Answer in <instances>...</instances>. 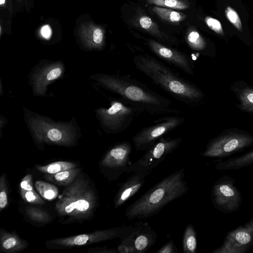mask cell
I'll return each instance as SVG.
<instances>
[{"mask_svg": "<svg viewBox=\"0 0 253 253\" xmlns=\"http://www.w3.org/2000/svg\"><path fill=\"white\" fill-rule=\"evenodd\" d=\"M133 61L139 71L179 101L194 107L203 100L205 95L196 85L155 57L140 54L135 56Z\"/></svg>", "mask_w": 253, "mask_h": 253, "instance_id": "6da1fadb", "label": "cell"}, {"mask_svg": "<svg viewBox=\"0 0 253 253\" xmlns=\"http://www.w3.org/2000/svg\"><path fill=\"white\" fill-rule=\"evenodd\" d=\"M93 78L105 89L151 115L181 113L171 108L169 99L129 75L98 74Z\"/></svg>", "mask_w": 253, "mask_h": 253, "instance_id": "7a4b0ae2", "label": "cell"}, {"mask_svg": "<svg viewBox=\"0 0 253 253\" xmlns=\"http://www.w3.org/2000/svg\"><path fill=\"white\" fill-rule=\"evenodd\" d=\"M184 169L168 175L129 205L125 211L129 220L145 219L158 214L165 207L188 190Z\"/></svg>", "mask_w": 253, "mask_h": 253, "instance_id": "3957f363", "label": "cell"}, {"mask_svg": "<svg viewBox=\"0 0 253 253\" xmlns=\"http://www.w3.org/2000/svg\"><path fill=\"white\" fill-rule=\"evenodd\" d=\"M98 197L89 179L80 173L75 180L65 187L55 204L63 223L81 221L90 219L97 205Z\"/></svg>", "mask_w": 253, "mask_h": 253, "instance_id": "277c9868", "label": "cell"}, {"mask_svg": "<svg viewBox=\"0 0 253 253\" xmlns=\"http://www.w3.org/2000/svg\"><path fill=\"white\" fill-rule=\"evenodd\" d=\"M108 108L96 110L101 126L107 133L117 134L129 127L134 120L145 111L122 97L113 99Z\"/></svg>", "mask_w": 253, "mask_h": 253, "instance_id": "5b68a950", "label": "cell"}, {"mask_svg": "<svg viewBox=\"0 0 253 253\" xmlns=\"http://www.w3.org/2000/svg\"><path fill=\"white\" fill-rule=\"evenodd\" d=\"M136 227V223L135 225L98 230L93 232L47 240L45 244L48 249H65L89 245L118 238L122 240L134 232Z\"/></svg>", "mask_w": 253, "mask_h": 253, "instance_id": "8992f818", "label": "cell"}, {"mask_svg": "<svg viewBox=\"0 0 253 253\" xmlns=\"http://www.w3.org/2000/svg\"><path fill=\"white\" fill-rule=\"evenodd\" d=\"M251 146H253V135L242 130L227 129L211 139L201 155L221 159Z\"/></svg>", "mask_w": 253, "mask_h": 253, "instance_id": "52a82bcc", "label": "cell"}, {"mask_svg": "<svg viewBox=\"0 0 253 253\" xmlns=\"http://www.w3.org/2000/svg\"><path fill=\"white\" fill-rule=\"evenodd\" d=\"M32 134L39 143L69 146L75 142L74 128L68 124L55 123L36 116L29 121Z\"/></svg>", "mask_w": 253, "mask_h": 253, "instance_id": "ba28073f", "label": "cell"}, {"mask_svg": "<svg viewBox=\"0 0 253 253\" xmlns=\"http://www.w3.org/2000/svg\"><path fill=\"white\" fill-rule=\"evenodd\" d=\"M181 141V137L160 138L145 150L139 160L131 163L126 173L138 172L148 176L168 155L179 147Z\"/></svg>", "mask_w": 253, "mask_h": 253, "instance_id": "9c48e42d", "label": "cell"}, {"mask_svg": "<svg viewBox=\"0 0 253 253\" xmlns=\"http://www.w3.org/2000/svg\"><path fill=\"white\" fill-rule=\"evenodd\" d=\"M185 118L167 116L154 121V124L137 131L131 138L137 151H145L160 138L183 124Z\"/></svg>", "mask_w": 253, "mask_h": 253, "instance_id": "30bf717a", "label": "cell"}, {"mask_svg": "<svg viewBox=\"0 0 253 253\" xmlns=\"http://www.w3.org/2000/svg\"><path fill=\"white\" fill-rule=\"evenodd\" d=\"M235 184L234 178L225 175L213 184L211 190V200L214 207L217 210L229 213L239 209L242 198Z\"/></svg>", "mask_w": 253, "mask_h": 253, "instance_id": "8fae6325", "label": "cell"}, {"mask_svg": "<svg viewBox=\"0 0 253 253\" xmlns=\"http://www.w3.org/2000/svg\"><path fill=\"white\" fill-rule=\"evenodd\" d=\"M253 248V217L228 232L222 244L211 253H245Z\"/></svg>", "mask_w": 253, "mask_h": 253, "instance_id": "7c38bea8", "label": "cell"}, {"mask_svg": "<svg viewBox=\"0 0 253 253\" xmlns=\"http://www.w3.org/2000/svg\"><path fill=\"white\" fill-rule=\"evenodd\" d=\"M132 150L129 141H124L116 144L105 154L100 162V165L109 173L110 178L116 179L131 164L130 154Z\"/></svg>", "mask_w": 253, "mask_h": 253, "instance_id": "4fadbf2b", "label": "cell"}, {"mask_svg": "<svg viewBox=\"0 0 253 253\" xmlns=\"http://www.w3.org/2000/svg\"><path fill=\"white\" fill-rule=\"evenodd\" d=\"M148 45L151 50L161 59L190 76L194 75L193 61L184 53L153 40L148 41Z\"/></svg>", "mask_w": 253, "mask_h": 253, "instance_id": "5bb4252c", "label": "cell"}, {"mask_svg": "<svg viewBox=\"0 0 253 253\" xmlns=\"http://www.w3.org/2000/svg\"><path fill=\"white\" fill-rule=\"evenodd\" d=\"M136 230L121 240V244L128 247L132 253L147 252L155 243L157 233L147 223H136Z\"/></svg>", "mask_w": 253, "mask_h": 253, "instance_id": "9a60e30c", "label": "cell"}, {"mask_svg": "<svg viewBox=\"0 0 253 253\" xmlns=\"http://www.w3.org/2000/svg\"><path fill=\"white\" fill-rule=\"evenodd\" d=\"M63 71V65L60 62L48 64L38 69L32 77L34 92L43 95L47 85L60 77Z\"/></svg>", "mask_w": 253, "mask_h": 253, "instance_id": "2e32d148", "label": "cell"}, {"mask_svg": "<svg viewBox=\"0 0 253 253\" xmlns=\"http://www.w3.org/2000/svg\"><path fill=\"white\" fill-rule=\"evenodd\" d=\"M147 176L144 174L132 172L126 180L122 183L114 200V208L122 206L143 186Z\"/></svg>", "mask_w": 253, "mask_h": 253, "instance_id": "e0dca14e", "label": "cell"}, {"mask_svg": "<svg viewBox=\"0 0 253 253\" xmlns=\"http://www.w3.org/2000/svg\"><path fill=\"white\" fill-rule=\"evenodd\" d=\"M78 34L83 44L91 49H100L104 44L105 31L102 27L91 22L83 23Z\"/></svg>", "mask_w": 253, "mask_h": 253, "instance_id": "ac0fdd59", "label": "cell"}, {"mask_svg": "<svg viewBox=\"0 0 253 253\" xmlns=\"http://www.w3.org/2000/svg\"><path fill=\"white\" fill-rule=\"evenodd\" d=\"M29 246L26 240L22 239L15 232L0 229V251L5 253H15L22 251Z\"/></svg>", "mask_w": 253, "mask_h": 253, "instance_id": "d6986e66", "label": "cell"}, {"mask_svg": "<svg viewBox=\"0 0 253 253\" xmlns=\"http://www.w3.org/2000/svg\"><path fill=\"white\" fill-rule=\"evenodd\" d=\"M232 86L231 90L240 102L239 108L253 115V87L243 81L235 82Z\"/></svg>", "mask_w": 253, "mask_h": 253, "instance_id": "ffe728a7", "label": "cell"}, {"mask_svg": "<svg viewBox=\"0 0 253 253\" xmlns=\"http://www.w3.org/2000/svg\"><path fill=\"white\" fill-rule=\"evenodd\" d=\"M253 164V150L241 156L217 163L216 169L218 170H235Z\"/></svg>", "mask_w": 253, "mask_h": 253, "instance_id": "44dd1931", "label": "cell"}, {"mask_svg": "<svg viewBox=\"0 0 253 253\" xmlns=\"http://www.w3.org/2000/svg\"><path fill=\"white\" fill-rule=\"evenodd\" d=\"M81 171V169L75 168L55 174H46L44 178L56 185L66 187L75 180Z\"/></svg>", "mask_w": 253, "mask_h": 253, "instance_id": "7402d4cb", "label": "cell"}, {"mask_svg": "<svg viewBox=\"0 0 253 253\" xmlns=\"http://www.w3.org/2000/svg\"><path fill=\"white\" fill-rule=\"evenodd\" d=\"M152 10L162 19L171 23H179L187 17L184 13L166 7L155 6Z\"/></svg>", "mask_w": 253, "mask_h": 253, "instance_id": "603a6c76", "label": "cell"}, {"mask_svg": "<svg viewBox=\"0 0 253 253\" xmlns=\"http://www.w3.org/2000/svg\"><path fill=\"white\" fill-rule=\"evenodd\" d=\"M197 234L193 225L186 226L183 233L182 248L184 253H195L197 249Z\"/></svg>", "mask_w": 253, "mask_h": 253, "instance_id": "cb8c5ba5", "label": "cell"}, {"mask_svg": "<svg viewBox=\"0 0 253 253\" xmlns=\"http://www.w3.org/2000/svg\"><path fill=\"white\" fill-rule=\"evenodd\" d=\"M77 164L71 162L57 161L45 166L36 165L37 169L46 174H55L65 170L75 168Z\"/></svg>", "mask_w": 253, "mask_h": 253, "instance_id": "d4e9b609", "label": "cell"}, {"mask_svg": "<svg viewBox=\"0 0 253 253\" xmlns=\"http://www.w3.org/2000/svg\"><path fill=\"white\" fill-rule=\"evenodd\" d=\"M35 187L40 196L48 201L55 199L59 194L58 189L55 185L44 181H36Z\"/></svg>", "mask_w": 253, "mask_h": 253, "instance_id": "484cf974", "label": "cell"}, {"mask_svg": "<svg viewBox=\"0 0 253 253\" xmlns=\"http://www.w3.org/2000/svg\"><path fill=\"white\" fill-rule=\"evenodd\" d=\"M188 46L193 50L202 52L206 47V43L200 34L194 28H189L186 35Z\"/></svg>", "mask_w": 253, "mask_h": 253, "instance_id": "4316f807", "label": "cell"}, {"mask_svg": "<svg viewBox=\"0 0 253 253\" xmlns=\"http://www.w3.org/2000/svg\"><path fill=\"white\" fill-rule=\"evenodd\" d=\"M25 212L29 218L34 222L47 223L51 220L50 215L46 211L36 207L26 206Z\"/></svg>", "mask_w": 253, "mask_h": 253, "instance_id": "83f0119b", "label": "cell"}, {"mask_svg": "<svg viewBox=\"0 0 253 253\" xmlns=\"http://www.w3.org/2000/svg\"><path fill=\"white\" fill-rule=\"evenodd\" d=\"M147 1L156 6L178 9H187L189 6L187 0H147Z\"/></svg>", "mask_w": 253, "mask_h": 253, "instance_id": "f1b7e54d", "label": "cell"}, {"mask_svg": "<svg viewBox=\"0 0 253 253\" xmlns=\"http://www.w3.org/2000/svg\"><path fill=\"white\" fill-rule=\"evenodd\" d=\"M138 23L142 28L151 34L161 39H165L164 36L159 30L158 25L149 16L146 15L141 16L138 19Z\"/></svg>", "mask_w": 253, "mask_h": 253, "instance_id": "f546056e", "label": "cell"}, {"mask_svg": "<svg viewBox=\"0 0 253 253\" xmlns=\"http://www.w3.org/2000/svg\"><path fill=\"white\" fill-rule=\"evenodd\" d=\"M20 194L22 199L26 202L35 205H43L45 202L35 191L20 189Z\"/></svg>", "mask_w": 253, "mask_h": 253, "instance_id": "4dcf8cb0", "label": "cell"}, {"mask_svg": "<svg viewBox=\"0 0 253 253\" xmlns=\"http://www.w3.org/2000/svg\"><path fill=\"white\" fill-rule=\"evenodd\" d=\"M8 188L6 183V174L2 173L0 177V212L7 206Z\"/></svg>", "mask_w": 253, "mask_h": 253, "instance_id": "1f68e13d", "label": "cell"}, {"mask_svg": "<svg viewBox=\"0 0 253 253\" xmlns=\"http://www.w3.org/2000/svg\"><path fill=\"white\" fill-rule=\"evenodd\" d=\"M227 18L238 29L241 30L242 25L237 13L231 7L228 6L225 10Z\"/></svg>", "mask_w": 253, "mask_h": 253, "instance_id": "d6a6232c", "label": "cell"}, {"mask_svg": "<svg viewBox=\"0 0 253 253\" xmlns=\"http://www.w3.org/2000/svg\"><path fill=\"white\" fill-rule=\"evenodd\" d=\"M205 22L208 27L217 33H222L223 30L221 25L217 19L211 17H207Z\"/></svg>", "mask_w": 253, "mask_h": 253, "instance_id": "836d02e7", "label": "cell"}, {"mask_svg": "<svg viewBox=\"0 0 253 253\" xmlns=\"http://www.w3.org/2000/svg\"><path fill=\"white\" fill-rule=\"evenodd\" d=\"M20 189L26 190H35L33 186V176L31 174L26 175L21 181Z\"/></svg>", "mask_w": 253, "mask_h": 253, "instance_id": "e575fe53", "label": "cell"}, {"mask_svg": "<svg viewBox=\"0 0 253 253\" xmlns=\"http://www.w3.org/2000/svg\"><path fill=\"white\" fill-rule=\"evenodd\" d=\"M157 253H177L178 250L173 240L168 242L156 252Z\"/></svg>", "mask_w": 253, "mask_h": 253, "instance_id": "d590c367", "label": "cell"}, {"mask_svg": "<svg viewBox=\"0 0 253 253\" xmlns=\"http://www.w3.org/2000/svg\"><path fill=\"white\" fill-rule=\"evenodd\" d=\"M88 253H118L117 250L113 248H109L107 247H95L90 248L88 251Z\"/></svg>", "mask_w": 253, "mask_h": 253, "instance_id": "8d00e7d4", "label": "cell"}, {"mask_svg": "<svg viewBox=\"0 0 253 253\" xmlns=\"http://www.w3.org/2000/svg\"><path fill=\"white\" fill-rule=\"evenodd\" d=\"M49 29V27H48V26H45L42 28V33L43 36L44 37H47V36H49V34L47 33V30H48Z\"/></svg>", "mask_w": 253, "mask_h": 253, "instance_id": "74e56055", "label": "cell"}, {"mask_svg": "<svg viewBox=\"0 0 253 253\" xmlns=\"http://www.w3.org/2000/svg\"><path fill=\"white\" fill-rule=\"evenodd\" d=\"M6 0H0L1 7H4L5 6Z\"/></svg>", "mask_w": 253, "mask_h": 253, "instance_id": "f35d334b", "label": "cell"}, {"mask_svg": "<svg viewBox=\"0 0 253 253\" xmlns=\"http://www.w3.org/2000/svg\"><path fill=\"white\" fill-rule=\"evenodd\" d=\"M10 2H11V0H8ZM24 0H16V1H17L19 3H20L22 1H23Z\"/></svg>", "mask_w": 253, "mask_h": 253, "instance_id": "ab89813d", "label": "cell"}]
</instances>
